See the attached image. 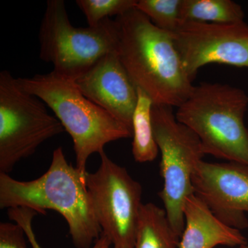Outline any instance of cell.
<instances>
[{
	"mask_svg": "<svg viewBox=\"0 0 248 248\" xmlns=\"http://www.w3.org/2000/svg\"><path fill=\"white\" fill-rule=\"evenodd\" d=\"M115 22L116 51L134 84L154 105L179 107L194 86L172 34L156 27L135 8Z\"/></svg>",
	"mask_w": 248,
	"mask_h": 248,
	"instance_id": "6da1fadb",
	"label": "cell"
},
{
	"mask_svg": "<svg viewBox=\"0 0 248 248\" xmlns=\"http://www.w3.org/2000/svg\"><path fill=\"white\" fill-rule=\"evenodd\" d=\"M86 174L67 161L60 147L53 151L48 170L35 180L22 182L0 172V208L22 207L42 215L46 210H55L68 223L75 246L89 248L102 231L86 186Z\"/></svg>",
	"mask_w": 248,
	"mask_h": 248,
	"instance_id": "7a4b0ae2",
	"label": "cell"
},
{
	"mask_svg": "<svg viewBox=\"0 0 248 248\" xmlns=\"http://www.w3.org/2000/svg\"><path fill=\"white\" fill-rule=\"evenodd\" d=\"M19 86L35 96L55 113L71 135L76 168L86 174L89 156L102 153L104 146L121 139L133 138V130L89 100L73 80L54 71L32 78H17Z\"/></svg>",
	"mask_w": 248,
	"mask_h": 248,
	"instance_id": "3957f363",
	"label": "cell"
},
{
	"mask_svg": "<svg viewBox=\"0 0 248 248\" xmlns=\"http://www.w3.org/2000/svg\"><path fill=\"white\" fill-rule=\"evenodd\" d=\"M248 107L245 91L231 85L203 82L194 86L175 116L200 139L205 155L248 165Z\"/></svg>",
	"mask_w": 248,
	"mask_h": 248,
	"instance_id": "277c9868",
	"label": "cell"
},
{
	"mask_svg": "<svg viewBox=\"0 0 248 248\" xmlns=\"http://www.w3.org/2000/svg\"><path fill=\"white\" fill-rule=\"evenodd\" d=\"M41 60L53 65V71L76 81L104 55L116 51L115 19H104L97 27H75L63 0H48L41 23Z\"/></svg>",
	"mask_w": 248,
	"mask_h": 248,
	"instance_id": "5b68a950",
	"label": "cell"
},
{
	"mask_svg": "<svg viewBox=\"0 0 248 248\" xmlns=\"http://www.w3.org/2000/svg\"><path fill=\"white\" fill-rule=\"evenodd\" d=\"M152 123L161 153L160 175L164 184L159 197L170 224L181 237L184 229V202L194 193L192 174L205 155L200 139L177 120L173 108L153 105Z\"/></svg>",
	"mask_w": 248,
	"mask_h": 248,
	"instance_id": "8992f818",
	"label": "cell"
},
{
	"mask_svg": "<svg viewBox=\"0 0 248 248\" xmlns=\"http://www.w3.org/2000/svg\"><path fill=\"white\" fill-rule=\"evenodd\" d=\"M64 131L42 100L24 91L7 70L0 73V172L9 174L42 143Z\"/></svg>",
	"mask_w": 248,
	"mask_h": 248,
	"instance_id": "52a82bcc",
	"label": "cell"
},
{
	"mask_svg": "<svg viewBox=\"0 0 248 248\" xmlns=\"http://www.w3.org/2000/svg\"><path fill=\"white\" fill-rule=\"evenodd\" d=\"M96 172L86 173V186L102 234L113 248H134L143 203L141 184L105 152Z\"/></svg>",
	"mask_w": 248,
	"mask_h": 248,
	"instance_id": "ba28073f",
	"label": "cell"
},
{
	"mask_svg": "<svg viewBox=\"0 0 248 248\" xmlns=\"http://www.w3.org/2000/svg\"><path fill=\"white\" fill-rule=\"evenodd\" d=\"M172 34L186 72L193 80L210 63L248 67V24L182 21Z\"/></svg>",
	"mask_w": 248,
	"mask_h": 248,
	"instance_id": "9c48e42d",
	"label": "cell"
},
{
	"mask_svg": "<svg viewBox=\"0 0 248 248\" xmlns=\"http://www.w3.org/2000/svg\"><path fill=\"white\" fill-rule=\"evenodd\" d=\"M194 193L218 218L233 228H248V165L201 161L192 177Z\"/></svg>",
	"mask_w": 248,
	"mask_h": 248,
	"instance_id": "30bf717a",
	"label": "cell"
},
{
	"mask_svg": "<svg viewBox=\"0 0 248 248\" xmlns=\"http://www.w3.org/2000/svg\"><path fill=\"white\" fill-rule=\"evenodd\" d=\"M74 81L85 97L133 130L138 89L117 51L99 59Z\"/></svg>",
	"mask_w": 248,
	"mask_h": 248,
	"instance_id": "8fae6325",
	"label": "cell"
},
{
	"mask_svg": "<svg viewBox=\"0 0 248 248\" xmlns=\"http://www.w3.org/2000/svg\"><path fill=\"white\" fill-rule=\"evenodd\" d=\"M183 213L184 229L179 248H238L247 244L248 239L240 230L221 221L195 193L186 199Z\"/></svg>",
	"mask_w": 248,
	"mask_h": 248,
	"instance_id": "7c38bea8",
	"label": "cell"
},
{
	"mask_svg": "<svg viewBox=\"0 0 248 248\" xmlns=\"http://www.w3.org/2000/svg\"><path fill=\"white\" fill-rule=\"evenodd\" d=\"M179 241L164 209L154 203L143 204L134 248H179Z\"/></svg>",
	"mask_w": 248,
	"mask_h": 248,
	"instance_id": "4fadbf2b",
	"label": "cell"
},
{
	"mask_svg": "<svg viewBox=\"0 0 248 248\" xmlns=\"http://www.w3.org/2000/svg\"><path fill=\"white\" fill-rule=\"evenodd\" d=\"M137 89L138 102L132 122V151L135 161L143 164L154 161L159 151L155 141L152 123V109L154 103L144 91L139 88Z\"/></svg>",
	"mask_w": 248,
	"mask_h": 248,
	"instance_id": "5bb4252c",
	"label": "cell"
},
{
	"mask_svg": "<svg viewBox=\"0 0 248 248\" xmlns=\"http://www.w3.org/2000/svg\"><path fill=\"white\" fill-rule=\"evenodd\" d=\"M242 7L231 0H182V21L229 24L243 22Z\"/></svg>",
	"mask_w": 248,
	"mask_h": 248,
	"instance_id": "9a60e30c",
	"label": "cell"
},
{
	"mask_svg": "<svg viewBox=\"0 0 248 248\" xmlns=\"http://www.w3.org/2000/svg\"><path fill=\"white\" fill-rule=\"evenodd\" d=\"M182 0H139L135 9L149 18L156 27L172 33L182 22Z\"/></svg>",
	"mask_w": 248,
	"mask_h": 248,
	"instance_id": "2e32d148",
	"label": "cell"
},
{
	"mask_svg": "<svg viewBox=\"0 0 248 248\" xmlns=\"http://www.w3.org/2000/svg\"><path fill=\"white\" fill-rule=\"evenodd\" d=\"M138 0H77L89 27H97L104 19L122 16L135 9Z\"/></svg>",
	"mask_w": 248,
	"mask_h": 248,
	"instance_id": "e0dca14e",
	"label": "cell"
},
{
	"mask_svg": "<svg viewBox=\"0 0 248 248\" xmlns=\"http://www.w3.org/2000/svg\"><path fill=\"white\" fill-rule=\"evenodd\" d=\"M39 213L36 210L29 208L19 207L8 210V216L10 219L22 227L32 248H42L36 239L32 227V220ZM111 245L110 240L102 234L92 248H110Z\"/></svg>",
	"mask_w": 248,
	"mask_h": 248,
	"instance_id": "ac0fdd59",
	"label": "cell"
},
{
	"mask_svg": "<svg viewBox=\"0 0 248 248\" xmlns=\"http://www.w3.org/2000/svg\"><path fill=\"white\" fill-rule=\"evenodd\" d=\"M25 236L17 223H0V248H28Z\"/></svg>",
	"mask_w": 248,
	"mask_h": 248,
	"instance_id": "d6986e66",
	"label": "cell"
},
{
	"mask_svg": "<svg viewBox=\"0 0 248 248\" xmlns=\"http://www.w3.org/2000/svg\"><path fill=\"white\" fill-rule=\"evenodd\" d=\"M236 248H248V241L247 244L244 245V246H240V247H238Z\"/></svg>",
	"mask_w": 248,
	"mask_h": 248,
	"instance_id": "ffe728a7",
	"label": "cell"
}]
</instances>
